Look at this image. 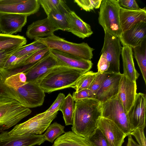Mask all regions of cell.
<instances>
[{
    "label": "cell",
    "mask_w": 146,
    "mask_h": 146,
    "mask_svg": "<svg viewBox=\"0 0 146 146\" xmlns=\"http://www.w3.org/2000/svg\"><path fill=\"white\" fill-rule=\"evenodd\" d=\"M19 48L9 50H0V69L3 68L5 64L9 58Z\"/></svg>",
    "instance_id": "ab89813d"
},
{
    "label": "cell",
    "mask_w": 146,
    "mask_h": 146,
    "mask_svg": "<svg viewBox=\"0 0 146 146\" xmlns=\"http://www.w3.org/2000/svg\"><path fill=\"white\" fill-rule=\"evenodd\" d=\"M65 98V96L64 94L60 93L52 104L45 111L47 113L51 115L59 111Z\"/></svg>",
    "instance_id": "d590c367"
},
{
    "label": "cell",
    "mask_w": 146,
    "mask_h": 146,
    "mask_svg": "<svg viewBox=\"0 0 146 146\" xmlns=\"http://www.w3.org/2000/svg\"><path fill=\"white\" fill-rule=\"evenodd\" d=\"M108 74V73L106 72L99 74L94 79L88 89L96 95L106 78Z\"/></svg>",
    "instance_id": "e575fe53"
},
{
    "label": "cell",
    "mask_w": 146,
    "mask_h": 146,
    "mask_svg": "<svg viewBox=\"0 0 146 146\" xmlns=\"http://www.w3.org/2000/svg\"><path fill=\"white\" fill-rule=\"evenodd\" d=\"M119 38L123 46L132 48L140 45L146 38V22H141L135 25L122 32Z\"/></svg>",
    "instance_id": "2e32d148"
},
{
    "label": "cell",
    "mask_w": 146,
    "mask_h": 146,
    "mask_svg": "<svg viewBox=\"0 0 146 146\" xmlns=\"http://www.w3.org/2000/svg\"><path fill=\"white\" fill-rule=\"evenodd\" d=\"M102 117L114 122L127 136L131 132L127 113L117 95L102 103Z\"/></svg>",
    "instance_id": "8992f818"
},
{
    "label": "cell",
    "mask_w": 146,
    "mask_h": 146,
    "mask_svg": "<svg viewBox=\"0 0 146 146\" xmlns=\"http://www.w3.org/2000/svg\"><path fill=\"white\" fill-rule=\"evenodd\" d=\"M120 7L128 10H136L140 8L135 0H117Z\"/></svg>",
    "instance_id": "f35d334b"
},
{
    "label": "cell",
    "mask_w": 146,
    "mask_h": 146,
    "mask_svg": "<svg viewBox=\"0 0 146 146\" xmlns=\"http://www.w3.org/2000/svg\"><path fill=\"white\" fill-rule=\"evenodd\" d=\"M116 0H102L98 18L104 31L113 36L119 37L122 33L119 19V9Z\"/></svg>",
    "instance_id": "5b68a950"
},
{
    "label": "cell",
    "mask_w": 146,
    "mask_h": 146,
    "mask_svg": "<svg viewBox=\"0 0 146 146\" xmlns=\"http://www.w3.org/2000/svg\"><path fill=\"white\" fill-rule=\"evenodd\" d=\"M62 0H38L40 5L48 15L54 9L57 7L63 1Z\"/></svg>",
    "instance_id": "836d02e7"
},
{
    "label": "cell",
    "mask_w": 146,
    "mask_h": 146,
    "mask_svg": "<svg viewBox=\"0 0 146 146\" xmlns=\"http://www.w3.org/2000/svg\"><path fill=\"white\" fill-rule=\"evenodd\" d=\"M137 89L136 81L130 80L123 74L117 96L127 113L134 103Z\"/></svg>",
    "instance_id": "e0dca14e"
},
{
    "label": "cell",
    "mask_w": 146,
    "mask_h": 146,
    "mask_svg": "<svg viewBox=\"0 0 146 146\" xmlns=\"http://www.w3.org/2000/svg\"><path fill=\"white\" fill-rule=\"evenodd\" d=\"M28 16L23 14L0 13V32L9 35L21 32L27 23Z\"/></svg>",
    "instance_id": "4fadbf2b"
},
{
    "label": "cell",
    "mask_w": 146,
    "mask_h": 146,
    "mask_svg": "<svg viewBox=\"0 0 146 146\" xmlns=\"http://www.w3.org/2000/svg\"><path fill=\"white\" fill-rule=\"evenodd\" d=\"M27 40L24 36L0 33V50L19 48L25 45Z\"/></svg>",
    "instance_id": "d4e9b609"
},
{
    "label": "cell",
    "mask_w": 146,
    "mask_h": 146,
    "mask_svg": "<svg viewBox=\"0 0 146 146\" xmlns=\"http://www.w3.org/2000/svg\"><path fill=\"white\" fill-rule=\"evenodd\" d=\"M57 112L52 115L46 111L36 115L27 121L17 124L10 131L11 136L19 135L27 133L40 135L49 126L56 117Z\"/></svg>",
    "instance_id": "52a82bcc"
},
{
    "label": "cell",
    "mask_w": 146,
    "mask_h": 146,
    "mask_svg": "<svg viewBox=\"0 0 146 146\" xmlns=\"http://www.w3.org/2000/svg\"><path fill=\"white\" fill-rule=\"evenodd\" d=\"M40 5L38 0H0V13L29 16L37 12Z\"/></svg>",
    "instance_id": "30bf717a"
},
{
    "label": "cell",
    "mask_w": 146,
    "mask_h": 146,
    "mask_svg": "<svg viewBox=\"0 0 146 146\" xmlns=\"http://www.w3.org/2000/svg\"><path fill=\"white\" fill-rule=\"evenodd\" d=\"M119 13L122 32L137 24L142 22H146L145 7L138 10H131L120 7Z\"/></svg>",
    "instance_id": "ffe728a7"
},
{
    "label": "cell",
    "mask_w": 146,
    "mask_h": 146,
    "mask_svg": "<svg viewBox=\"0 0 146 146\" xmlns=\"http://www.w3.org/2000/svg\"><path fill=\"white\" fill-rule=\"evenodd\" d=\"M88 139L93 146H110L106 137L98 127Z\"/></svg>",
    "instance_id": "4dcf8cb0"
},
{
    "label": "cell",
    "mask_w": 146,
    "mask_h": 146,
    "mask_svg": "<svg viewBox=\"0 0 146 146\" xmlns=\"http://www.w3.org/2000/svg\"><path fill=\"white\" fill-rule=\"evenodd\" d=\"M133 54L137 61L146 84V38L138 46L132 48Z\"/></svg>",
    "instance_id": "4316f807"
},
{
    "label": "cell",
    "mask_w": 146,
    "mask_h": 146,
    "mask_svg": "<svg viewBox=\"0 0 146 146\" xmlns=\"http://www.w3.org/2000/svg\"><path fill=\"white\" fill-rule=\"evenodd\" d=\"M146 107V95L137 93L134 103L127 113L131 132L145 127Z\"/></svg>",
    "instance_id": "8fae6325"
},
{
    "label": "cell",
    "mask_w": 146,
    "mask_h": 146,
    "mask_svg": "<svg viewBox=\"0 0 146 146\" xmlns=\"http://www.w3.org/2000/svg\"><path fill=\"white\" fill-rule=\"evenodd\" d=\"M45 141L41 134L27 133L11 136L7 131L0 134V146H34L40 145Z\"/></svg>",
    "instance_id": "7c38bea8"
},
{
    "label": "cell",
    "mask_w": 146,
    "mask_h": 146,
    "mask_svg": "<svg viewBox=\"0 0 146 146\" xmlns=\"http://www.w3.org/2000/svg\"><path fill=\"white\" fill-rule=\"evenodd\" d=\"M104 31V41L101 53L105 56L110 63L109 68L105 72L119 73V58L122 47L119 38L113 36Z\"/></svg>",
    "instance_id": "ba28073f"
},
{
    "label": "cell",
    "mask_w": 146,
    "mask_h": 146,
    "mask_svg": "<svg viewBox=\"0 0 146 146\" xmlns=\"http://www.w3.org/2000/svg\"><path fill=\"white\" fill-rule=\"evenodd\" d=\"M31 112L17 101L0 95V132L15 125Z\"/></svg>",
    "instance_id": "277c9868"
},
{
    "label": "cell",
    "mask_w": 146,
    "mask_h": 146,
    "mask_svg": "<svg viewBox=\"0 0 146 146\" xmlns=\"http://www.w3.org/2000/svg\"><path fill=\"white\" fill-rule=\"evenodd\" d=\"M46 47L43 44L35 40L29 44L19 48L13 54L18 57H21Z\"/></svg>",
    "instance_id": "f546056e"
},
{
    "label": "cell",
    "mask_w": 146,
    "mask_h": 146,
    "mask_svg": "<svg viewBox=\"0 0 146 146\" xmlns=\"http://www.w3.org/2000/svg\"><path fill=\"white\" fill-rule=\"evenodd\" d=\"M122 75L120 72L108 73L106 78L96 94L95 99L103 103L117 95Z\"/></svg>",
    "instance_id": "9a60e30c"
},
{
    "label": "cell",
    "mask_w": 146,
    "mask_h": 146,
    "mask_svg": "<svg viewBox=\"0 0 146 146\" xmlns=\"http://www.w3.org/2000/svg\"><path fill=\"white\" fill-rule=\"evenodd\" d=\"M71 11L63 0L47 15V17L57 30L67 31L68 29L67 15Z\"/></svg>",
    "instance_id": "7402d4cb"
},
{
    "label": "cell",
    "mask_w": 146,
    "mask_h": 146,
    "mask_svg": "<svg viewBox=\"0 0 146 146\" xmlns=\"http://www.w3.org/2000/svg\"><path fill=\"white\" fill-rule=\"evenodd\" d=\"M110 67V63L105 56L101 54L97 64L98 72L102 74L106 72Z\"/></svg>",
    "instance_id": "60d3db41"
},
{
    "label": "cell",
    "mask_w": 146,
    "mask_h": 146,
    "mask_svg": "<svg viewBox=\"0 0 146 146\" xmlns=\"http://www.w3.org/2000/svg\"><path fill=\"white\" fill-rule=\"evenodd\" d=\"M49 51L62 65L86 72L89 71L93 65L91 60L81 59L54 50L50 49Z\"/></svg>",
    "instance_id": "ac0fdd59"
},
{
    "label": "cell",
    "mask_w": 146,
    "mask_h": 146,
    "mask_svg": "<svg viewBox=\"0 0 146 146\" xmlns=\"http://www.w3.org/2000/svg\"><path fill=\"white\" fill-rule=\"evenodd\" d=\"M85 72L78 69L60 65L52 69L39 84L45 93H49L71 88Z\"/></svg>",
    "instance_id": "7a4b0ae2"
},
{
    "label": "cell",
    "mask_w": 146,
    "mask_h": 146,
    "mask_svg": "<svg viewBox=\"0 0 146 146\" xmlns=\"http://www.w3.org/2000/svg\"><path fill=\"white\" fill-rule=\"evenodd\" d=\"M75 103L72 131L80 136L88 138L98 128L102 117V103L95 98L79 100Z\"/></svg>",
    "instance_id": "6da1fadb"
},
{
    "label": "cell",
    "mask_w": 146,
    "mask_h": 146,
    "mask_svg": "<svg viewBox=\"0 0 146 146\" xmlns=\"http://www.w3.org/2000/svg\"><path fill=\"white\" fill-rule=\"evenodd\" d=\"M75 108V102L69 93L65 97L59 110L62 113L66 125H72Z\"/></svg>",
    "instance_id": "484cf974"
},
{
    "label": "cell",
    "mask_w": 146,
    "mask_h": 146,
    "mask_svg": "<svg viewBox=\"0 0 146 146\" xmlns=\"http://www.w3.org/2000/svg\"><path fill=\"white\" fill-rule=\"evenodd\" d=\"M133 54L131 48L128 46L122 47L121 55L123 70V74L130 80L136 81L140 75L135 68Z\"/></svg>",
    "instance_id": "603a6c76"
},
{
    "label": "cell",
    "mask_w": 146,
    "mask_h": 146,
    "mask_svg": "<svg viewBox=\"0 0 146 146\" xmlns=\"http://www.w3.org/2000/svg\"><path fill=\"white\" fill-rule=\"evenodd\" d=\"M52 146H93L88 138L69 131L58 137Z\"/></svg>",
    "instance_id": "cb8c5ba5"
},
{
    "label": "cell",
    "mask_w": 146,
    "mask_h": 146,
    "mask_svg": "<svg viewBox=\"0 0 146 146\" xmlns=\"http://www.w3.org/2000/svg\"><path fill=\"white\" fill-rule=\"evenodd\" d=\"M64 126L55 122L50 124L46 129V131L43 135L46 141L51 143L57 138L65 132L64 131Z\"/></svg>",
    "instance_id": "f1b7e54d"
},
{
    "label": "cell",
    "mask_w": 146,
    "mask_h": 146,
    "mask_svg": "<svg viewBox=\"0 0 146 146\" xmlns=\"http://www.w3.org/2000/svg\"><path fill=\"white\" fill-rule=\"evenodd\" d=\"M144 128H138L132 131L130 135L135 138L140 146H146V139Z\"/></svg>",
    "instance_id": "74e56055"
},
{
    "label": "cell",
    "mask_w": 146,
    "mask_h": 146,
    "mask_svg": "<svg viewBox=\"0 0 146 146\" xmlns=\"http://www.w3.org/2000/svg\"><path fill=\"white\" fill-rule=\"evenodd\" d=\"M99 73L88 71L82 74L75 84L71 88L74 89L77 92L83 89H88L94 79Z\"/></svg>",
    "instance_id": "83f0119b"
},
{
    "label": "cell",
    "mask_w": 146,
    "mask_h": 146,
    "mask_svg": "<svg viewBox=\"0 0 146 146\" xmlns=\"http://www.w3.org/2000/svg\"><path fill=\"white\" fill-rule=\"evenodd\" d=\"M50 49L46 47L34 52L23 62L21 65L36 63L46 56L49 52Z\"/></svg>",
    "instance_id": "1f68e13d"
},
{
    "label": "cell",
    "mask_w": 146,
    "mask_h": 146,
    "mask_svg": "<svg viewBox=\"0 0 146 146\" xmlns=\"http://www.w3.org/2000/svg\"><path fill=\"white\" fill-rule=\"evenodd\" d=\"M96 95L88 89L82 90L73 93L72 96L74 101L86 99L95 98Z\"/></svg>",
    "instance_id": "8d00e7d4"
},
{
    "label": "cell",
    "mask_w": 146,
    "mask_h": 146,
    "mask_svg": "<svg viewBox=\"0 0 146 146\" xmlns=\"http://www.w3.org/2000/svg\"><path fill=\"white\" fill-rule=\"evenodd\" d=\"M57 30L47 17L33 22L28 26L26 34L29 39L34 40L37 38L49 36Z\"/></svg>",
    "instance_id": "d6986e66"
},
{
    "label": "cell",
    "mask_w": 146,
    "mask_h": 146,
    "mask_svg": "<svg viewBox=\"0 0 146 146\" xmlns=\"http://www.w3.org/2000/svg\"><path fill=\"white\" fill-rule=\"evenodd\" d=\"M98 127L106 137L110 146H122L127 135L112 121L102 117Z\"/></svg>",
    "instance_id": "5bb4252c"
},
{
    "label": "cell",
    "mask_w": 146,
    "mask_h": 146,
    "mask_svg": "<svg viewBox=\"0 0 146 146\" xmlns=\"http://www.w3.org/2000/svg\"><path fill=\"white\" fill-rule=\"evenodd\" d=\"M35 40L50 49L70 54L83 59L91 60L94 49L84 42L76 43L68 41L54 34L46 37L37 38Z\"/></svg>",
    "instance_id": "3957f363"
},
{
    "label": "cell",
    "mask_w": 146,
    "mask_h": 146,
    "mask_svg": "<svg viewBox=\"0 0 146 146\" xmlns=\"http://www.w3.org/2000/svg\"><path fill=\"white\" fill-rule=\"evenodd\" d=\"M68 29L67 31L83 39L93 33L90 25L82 20L76 13L71 11L67 17Z\"/></svg>",
    "instance_id": "44dd1931"
},
{
    "label": "cell",
    "mask_w": 146,
    "mask_h": 146,
    "mask_svg": "<svg viewBox=\"0 0 146 146\" xmlns=\"http://www.w3.org/2000/svg\"><path fill=\"white\" fill-rule=\"evenodd\" d=\"M102 0H75L74 2L82 9L90 11L100 7Z\"/></svg>",
    "instance_id": "d6a6232c"
},
{
    "label": "cell",
    "mask_w": 146,
    "mask_h": 146,
    "mask_svg": "<svg viewBox=\"0 0 146 146\" xmlns=\"http://www.w3.org/2000/svg\"><path fill=\"white\" fill-rule=\"evenodd\" d=\"M62 65L49 52L42 58L23 72L27 82L39 84L40 81L53 68Z\"/></svg>",
    "instance_id": "9c48e42d"
}]
</instances>
